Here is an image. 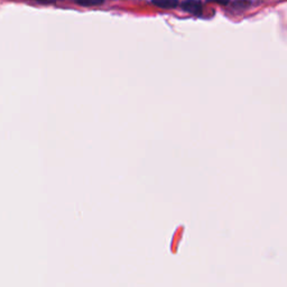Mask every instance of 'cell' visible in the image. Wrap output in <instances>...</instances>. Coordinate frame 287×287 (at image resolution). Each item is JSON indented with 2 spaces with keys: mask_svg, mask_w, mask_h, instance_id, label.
<instances>
[{
  "mask_svg": "<svg viewBox=\"0 0 287 287\" xmlns=\"http://www.w3.org/2000/svg\"><path fill=\"white\" fill-rule=\"evenodd\" d=\"M181 7L183 8L185 11L197 16L201 15L203 11V6L200 0H184V1L181 3Z\"/></svg>",
  "mask_w": 287,
  "mask_h": 287,
  "instance_id": "cell-1",
  "label": "cell"
},
{
  "mask_svg": "<svg viewBox=\"0 0 287 287\" xmlns=\"http://www.w3.org/2000/svg\"><path fill=\"white\" fill-rule=\"evenodd\" d=\"M152 2L162 9H174L179 6V0H152Z\"/></svg>",
  "mask_w": 287,
  "mask_h": 287,
  "instance_id": "cell-2",
  "label": "cell"
},
{
  "mask_svg": "<svg viewBox=\"0 0 287 287\" xmlns=\"http://www.w3.org/2000/svg\"><path fill=\"white\" fill-rule=\"evenodd\" d=\"M76 3H79L80 6L83 7H94L100 6L104 2V0H75Z\"/></svg>",
  "mask_w": 287,
  "mask_h": 287,
  "instance_id": "cell-3",
  "label": "cell"
},
{
  "mask_svg": "<svg viewBox=\"0 0 287 287\" xmlns=\"http://www.w3.org/2000/svg\"><path fill=\"white\" fill-rule=\"evenodd\" d=\"M249 6V1H246V0H238L234 3L235 8H239V9H245Z\"/></svg>",
  "mask_w": 287,
  "mask_h": 287,
  "instance_id": "cell-4",
  "label": "cell"
},
{
  "mask_svg": "<svg viewBox=\"0 0 287 287\" xmlns=\"http://www.w3.org/2000/svg\"><path fill=\"white\" fill-rule=\"evenodd\" d=\"M208 2H213V3H218L221 4V6H226V4L229 3L230 0H207Z\"/></svg>",
  "mask_w": 287,
  "mask_h": 287,
  "instance_id": "cell-5",
  "label": "cell"
},
{
  "mask_svg": "<svg viewBox=\"0 0 287 287\" xmlns=\"http://www.w3.org/2000/svg\"><path fill=\"white\" fill-rule=\"evenodd\" d=\"M38 2H43V3H51V2H55L56 0H36Z\"/></svg>",
  "mask_w": 287,
  "mask_h": 287,
  "instance_id": "cell-6",
  "label": "cell"
}]
</instances>
